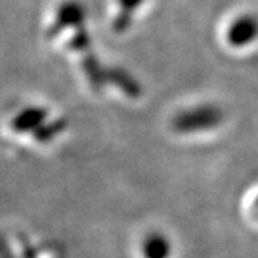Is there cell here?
Wrapping results in <instances>:
<instances>
[{
    "label": "cell",
    "instance_id": "6",
    "mask_svg": "<svg viewBox=\"0 0 258 258\" xmlns=\"http://www.w3.org/2000/svg\"><path fill=\"white\" fill-rule=\"evenodd\" d=\"M255 213H256V216H258V198H256V201H255Z\"/></svg>",
    "mask_w": 258,
    "mask_h": 258
},
{
    "label": "cell",
    "instance_id": "3",
    "mask_svg": "<svg viewBox=\"0 0 258 258\" xmlns=\"http://www.w3.org/2000/svg\"><path fill=\"white\" fill-rule=\"evenodd\" d=\"M47 118H48L47 109L27 107V109L21 110V112L13 118L11 126L17 133H33V136H34L45 126Z\"/></svg>",
    "mask_w": 258,
    "mask_h": 258
},
{
    "label": "cell",
    "instance_id": "1",
    "mask_svg": "<svg viewBox=\"0 0 258 258\" xmlns=\"http://www.w3.org/2000/svg\"><path fill=\"white\" fill-rule=\"evenodd\" d=\"M223 110L212 104L196 106L183 110L173 118V129L179 134L210 131L223 121Z\"/></svg>",
    "mask_w": 258,
    "mask_h": 258
},
{
    "label": "cell",
    "instance_id": "2",
    "mask_svg": "<svg viewBox=\"0 0 258 258\" xmlns=\"http://www.w3.org/2000/svg\"><path fill=\"white\" fill-rule=\"evenodd\" d=\"M256 38H258V19L252 14L236 17L230 24L227 31V42L235 48L247 47Z\"/></svg>",
    "mask_w": 258,
    "mask_h": 258
},
{
    "label": "cell",
    "instance_id": "5",
    "mask_svg": "<svg viewBox=\"0 0 258 258\" xmlns=\"http://www.w3.org/2000/svg\"><path fill=\"white\" fill-rule=\"evenodd\" d=\"M170 250V241L162 233H151L143 241L145 258H168Z\"/></svg>",
    "mask_w": 258,
    "mask_h": 258
},
{
    "label": "cell",
    "instance_id": "4",
    "mask_svg": "<svg viewBox=\"0 0 258 258\" xmlns=\"http://www.w3.org/2000/svg\"><path fill=\"white\" fill-rule=\"evenodd\" d=\"M145 2V0H118L120 4V10L114 19L112 28L117 33H124L133 24L134 19V13L136 10Z\"/></svg>",
    "mask_w": 258,
    "mask_h": 258
}]
</instances>
